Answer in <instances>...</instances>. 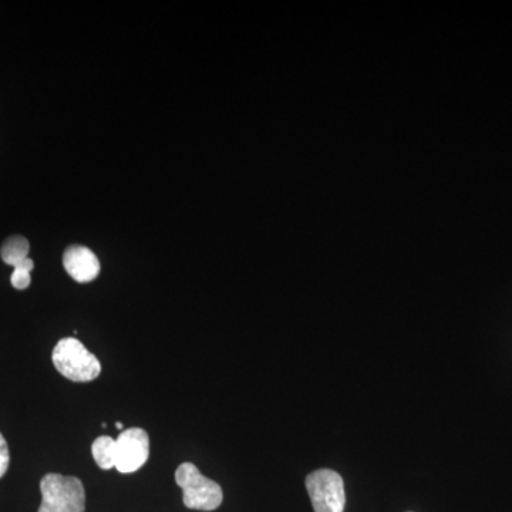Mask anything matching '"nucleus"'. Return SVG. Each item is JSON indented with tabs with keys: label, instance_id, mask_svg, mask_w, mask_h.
<instances>
[{
	"label": "nucleus",
	"instance_id": "0eeeda50",
	"mask_svg": "<svg viewBox=\"0 0 512 512\" xmlns=\"http://www.w3.org/2000/svg\"><path fill=\"white\" fill-rule=\"evenodd\" d=\"M63 265L67 274L79 284L92 282L100 274V262L89 248L72 245L64 251Z\"/></svg>",
	"mask_w": 512,
	"mask_h": 512
},
{
	"label": "nucleus",
	"instance_id": "f03ea898",
	"mask_svg": "<svg viewBox=\"0 0 512 512\" xmlns=\"http://www.w3.org/2000/svg\"><path fill=\"white\" fill-rule=\"evenodd\" d=\"M52 359L57 372L72 382H92L101 373L99 359L76 338L60 340L53 349Z\"/></svg>",
	"mask_w": 512,
	"mask_h": 512
},
{
	"label": "nucleus",
	"instance_id": "1a4fd4ad",
	"mask_svg": "<svg viewBox=\"0 0 512 512\" xmlns=\"http://www.w3.org/2000/svg\"><path fill=\"white\" fill-rule=\"evenodd\" d=\"M10 454L8 443H6L5 437L0 433V478L5 476L6 471L9 468Z\"/></svg>",
	"mask_w": 512,
	"mask_h": 512
},
{
	"label": "nucleus",
	"instance_id": "f257e3e1",
	"mask_svg": "<svg viewBox=\"0 0 512 512\" xmlns=\"http://www.w3.org/2000/svg\"><path fill=\"white\" fill-rule=\"evenodd\" d=\"M42 504L37 512H84L86 491L77 477L50 473L40 481Z\"/></svg>",
	"mask_w": 512,
	"mask_h": 512
},
{
	"label": "nucleus",
	"instance_id": "20e7f679",
	"mask_svg": "<svg viewBox=\"0 0 512 512\" xmlns=\"http://www.w3.org/2000/svg\"><path fill=\"white\" fill-rule=\"evenodd\" d=\"M306 490L315 512L345 511V483L336 471L328 468L313 471L306 477Z\"/></svg>",
	"mask_w": 512,
	"mask_h": 512
},
{
	"label": "nucleus",
	"instance_id": "39448f33",
	"mask_svg": "<svg viewBox=\"0 0 512 512\" xmlns=\"http://www.w3.org/2000/svg\"><path fill=\"white\" fill-rule=\"evenodd\" d=\"M150 457V439L143 429L124 430L116 439V468L130 474L144 466Z\"/></svg>",
	"mask_w": 512,
	"mask_h": 512
},
{
	"label": "nucleus",
	"instance_id": "9d476101",
	"mask_svg": "<svg viewBox=\"0 0 512 512\" xmlns=\"http://www.w3.org/2000/svg\"><path fill=\"white\" fill-rule=\"evenodd\" d=\"M116 427H117V429H123V424H121V423H117V424H116Z\"/></svg>",
	"mask_w": 512,
	"mask_h": 512
},
{
	"label": "nucleus",
	"instance_id": "7ed1b4c3",
	"mask_svg": "<svg viewBox=\"0 0 512 512\" xmlns=\"http://www.w3.org/2000/svg\"><path fill=\"white\" fill-rule=\"evenodd\" d=\"M175 481L183 490L185 507L190 510L214 511L224 500L221 485L201 474L192 463H184L177 468Z\"/></svg>",
	"mask_w": 512,
	"mask_h": 512
},
{
	"label": "nucleus",
	"instance_id": "6e6552de",
	"mask_svg": "<svg viewBox=\"0 0 512 512\" xmlns=\"http://www.w3.org/2000/svg\"><path fill=\"white\" fill-rule=\"evenodd\" d=\"M92 453L97 466L103 470L116 467V440L109 436H101L94 441Z\"/></svg>",
	"mask_w": 512,
	"mask_h": 512
},
{
	"label": "nucleus",
	"instance_id": "423d86ee",
	"mask_svg": "<svg viewBox=\"0 0 512 512\" xmlns=\"http://www.w3.org/2000/svg\"><path fill=\"white\" fill-rule=\"evenodd\" d=\"M29 249L28 239L20 237V235L6 239L0 249L3 262L15 268L10 276V282H12L13 288L20 289V291L29 288L30 282H32L30 272L35 268V262L28 256Z\"/></svg>",
	"mask_w": 512,
	"mask_h": 512
}]
</instances>
